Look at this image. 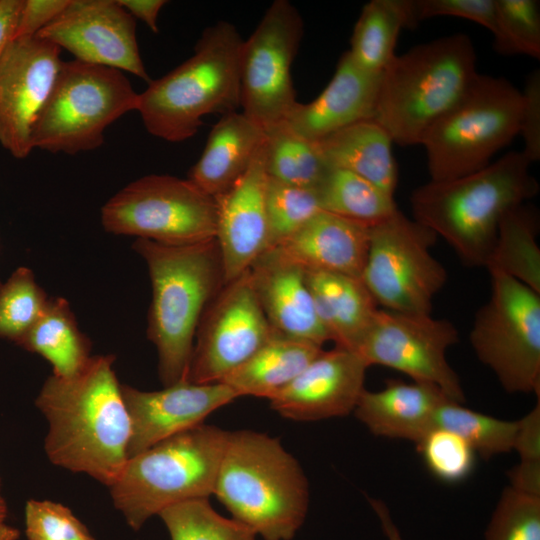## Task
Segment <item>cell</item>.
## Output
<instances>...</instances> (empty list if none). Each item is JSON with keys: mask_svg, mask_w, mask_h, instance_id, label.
<instances>
[{"mask_svg": "<svg viewBox=\"0 0 540 540\" xmlns=\"http://www.w3.org/2000/svg\"><path fill=\"white\" fill-rule=\"evenodd\" d=\"M114 356H92L68 378L49 376L36 400L48 421L44 450L49 460L86 473L110 487L128 461L130 420Z\"/></svg>", "mask_w": 540, "mask_h": 540, "instance_id": "6da1fadb", "label": "cell"}, {"mask_svg": "<svg viewBox=\"0 0 540 540\" xmlns=\"http://www.w3.org/2000/svg\"><path fill=\"white\" fill-rule=\"evenodd\" d=\"M531 164L521 151H510L476 172L430 180L410 196L413 219L442 237L465 264L485 266L502 217L539 192Z\"/></svg>", "mask_w": 540, "mask_h": 540, "instance_id": "7a4b0ae2", "label": "cell"}, {"mask_svg": "<svg viewBox=\"0 0 540 540\" xmlns=\"http://www.w3.org/2000/svg\"><path fill=\"white\" fill-rule=\"evenodd\" d=\"M152 285L147 336L158 353L164 387L186 381L196 331L209 303L225 284L216 238L171 245L137 238Z\"/></svg>", "mask_w": 540, "mask_h": 540, "instance_id": "3957f363", "label": "cell"}, {"mask_svg": "<svg viewBox=\"0 0 540 540\" xmlns=\"http://www.w3.org/2000/svg\"><path fill=\"white\" fill-rule=\"evenodd\" d=\"M213 494L264 540L292 539L309 505L298 461L279 439L252 430L229 432Z\"/></svg>", "mask_w": 540, "mask_h": 540, "instance_id": "277c9868", "label": "cell"}, {"mask_svg": "<svg viewBox=\"0 0 540 540\" xmlns=\"http://www.w3.org/2000/svg\"><path fill=\"white\" fill-rule=\"evenodd\" d=\"M244 40L236 27H207L193 55L139 93L137 110L151 135L168 142L193 137L203 117L241 107L240 57Z\"/></svg>", "mask_w": 540, "mask_h": 540, "instance_id": "5b68a950", "label": "cell"}, {"mask_svg": "<svg viewBox=\"0 0 540 540\" xmlns=\"http://www.w3.org/2000/svg\"><path fill=\"white\" fill-rule=\"evenodd\" d=\"M477 74L476 51L468 35L455 33L418 44L395 55L381 72L372 119L393 143L420 145Z\"/></svg>", "mask_w": 540, "mask_h": 540, "instance_id": "8992f818", "label": "cell"}, {"mask_svg": "<svg viewBox=\"0 0 540 540\" xmlns=\"http://www.w3.org/2000/svg\"><path fill=\"white\" fill-rule=\"evenodd\" d=\"M230 431L202 423L128 459L109 487L114 506L133 530L165 508L208 499Z\"/></svg>", "mask_w": 540, "mask_h": 540, "instance_id": "52a82bcc", "label": "cell"}, {"mask_svg": "<svg viewBox=\"0 0 540 540\" xmlns=\"http://www.w3.org/2000/svg\"><path fill=\"white\" fill-rule=\"evenodd\" d=\"M522 96L504 77L477 74L460 99L425 133L432 181L476 172L520 132Z\"/></svg>", "mask_w": 540, "mask_h": 540, "instance_id": "ba28073f", "label": "cell"}, {"mask_svg": "<svg viewBox=\"0 0 540 540\" xmlns=\"http://www.w3.org/2000/svg\"><path fill=\"white\" fill-rule=\"evenodd\" d=\"M139 93L122 71L63 61L33 131V147L76 154L98 148L104 132L124 114L137 110Z\"/></svg>", "mask_w": 540, "mask_h": 540, "instance_id": "9c48e42d", "label": "cell"}, {"mask_svg": "<svg viewBox=\"0 0 540 540\" xmlns=\"http://www.w3.org/2000/svg\"><path fill=\"white\" fill-rule=\"evenodd\" d=\"M491 296L477 312L470 343L508 393L540 391V293L489 271Z\"/></svg>", "mask_w": 540, "mask_h": 540, "instance_id": "30bf717a", "label": "cell"}, {"mask_svg": "<svg viewBox=\"0 0 540 540\" xmlns=\"http://www.w3.org/2000/svg\"><path fill=\"white\" fill-rule=\"evenodd\" d=\"M437 235L397 209L370 227L361 279L383 309L431 314L435 295L447 280L443 265L431 254Z\"/></svg>", "mask_w": 540, "mask_h": 540, "instance_id": "8fae6325", "label": "cell"}, {"mask_svg": "<svg viewBox=\"0 0 540 540\" xmlns=\"http://www.w3.org/2000/svg\"><path fill=\"white\" fill-rule=\"evenodd\" d=\"M101 223L117 235L194 244L216 237V204L189 179L151 174L112 196L101 209Z\"/></svg>", "mask_w": 540, "mask_h": 540, "instance_id": "7c38bea8", "label": "cell"}, {"mask_svg": "<svg viewBox=\"0 0 540 540\" xmlns=\"http://www.w3.org/2000/svg\"><path fill=\"white\" fill-rule=\"evenodd\" d=\"M303 31V20L296 7L288 0H276L243 42L242 113L264 130L284 122L298 102L290 70Z\"/></svg>", "mask_w": 540, "mask_h": 540, "instance_id": "4fadbf2b", "label": "cell"}, {"mask_svg": "<svg viewBox=\"0 0 540 540\" xmlns=\"http://www.w3.org/2000/svg\"><path fill=\"white\" fill-rule=\"evenodd\" d=\"M458 340L456 327L446 319L378 309L355 352L369 367L400 371L415 382L438 387L462 404L465 395L460 379L446 358L448 348Z\"/></svg>", "mask_w": 540, "mask_h": 540, "instance_id": "5bb4252c", "label": "cell"}, {"mask_svg": "<svg viewBox=\"0 0 540 540\" xmlns=\"http://www.w3.org/2000/svg\"><path fill=\"white\" fill-rule=\"evenodd\" d=\"M250 270L225 283L199 322L186 381L221 382L274 335Z\"/></svg>", "mask_w": 540, "mask_h": 540, "instance_id": "9a60e30c", "label": "cell"}, {"mask_svg": "<svg viewBox=\"0 0 540 540\" xmlns=\"http://www.w3.org/2000/svg\"><path fill=\"white\" fill-rule=\"evenodd\" d=\"M61 49L38 36L13 39L0 57V144L29 156L33 131L62 65Z\"/></svg>", "mask_w": 540, "mask_h": 540, "instance_id": "2e32d148", "label": "cell"}, {"mask_svg": "<svg viewBox=\"0 0 540 540\" xmlns=\"http://www.w3.org/2000/svg\"><path fill=\"white\" fill-rule=\"evenodd\" d=\"M36 36L76 60L126 71L150 83L136 38V20L118 0H70Z\"/></svg>", "mask_w": 540, "mask_h": 540, "instance_id": "e0dca14e", "label": "cell"}, {"mask_svg": "<svg viewBox=\"0 0 540 540\" xmlns=\"http://www.w3.org/2000/svg\"><path fill=\"white\" fill-rule=\"evenodd\" d=\"M130 420L128 459L154 444L204 423L213 411L239 396L228 385L181 381L158 391L121 385Z\"/></svg>", "mask_w": 540, "mask_h": 540, "instance_id": "ac0fdd59", "label": "cell"}, {"mask_svg": "<svg viewBox=\"0 0 540 540\" xmlns=\"http://www.w3.org/2000/svg\"><path fill=\"white\" fill-rule=\"evenodd\" d=\"M266 139L246 172L224 193L214 197L216 240L225 283L250 269L267 250Z\"/></svg>", "mask_w": 540, "mask_h": 540, "instance_id": "d6986e66", "label": "cell"}, {"mask_svg": "<svg viewBox=\"0 0 540 540\" xmlns=\"http://www.w3.org/2000/svg\"><path fill=\"white\" fill-rule=\"evenodd\" d=\"M369 366L356 352L337 347L322 350L282 391L269 399L281 416L316 421L346 416L363 392Z\"/></svg>", "mask_w": 540, "mask_h": 540, "instance_id": "ffe728a7", "label": "cell"}, {"mask_svg": "<svg viewBox=\"0 0 540 540\" xmlns=\"http://www.w3.org/2000/svg\"><path fill=\"white\" fill-rule=\"evenodd\" d=\"M249 270L256 296L274 333L321 347L330 341L317 315L304 269L265 251Z\"/></svg>", "mask_w": 540, "mask_h": 540, "instance_id": "44dd1931", "label": "cell"}, {"mask_svg": "<svg viewBox=\"0 0 540 540\" xmlns=\"http://www.w3.org/2000/svg\"><path fill=\"white\" fill-rule=\"evenodd\" d=\"M381 73L356 65L344 52L323 91L313 101L297 102L285 122L300 136L318 142L356 122L372 119Z\"/></svg>", "mask_w": 540, "mask_h": 540, "instance_id": "7402d4cb", "label": "cell"}, {"mask_svg": "<svg viewBox=\"0 0 540 540\" xmlns=\"http://www.w3.org/2000/svg\"><path fill=\"white\" fill-rule=\"evenodd\" d=\"M370 227L320 211L272 251L304 270L361 278Z\"/></svg>", "mask_w": 540, "mask_h": 540, "instance_id": "603a6c76", "label": "cell"}, {"mask_svg": "<svg viewBox=\"0 0 540 540\" xmlns=\"http://www.w3.org/2000/svg\"><path fill=\"white\" fill-rule=\"evenodd\" d=\"M448 399L431 384L389 380L379 391L364 389L353 412L374 435L417 444L434 428L436 412Z\"/></svg>", "mask_w": 540, "mask_h": 540, "instance_id": "cb8c5ba5", "label": "cell"}, {"mask_svg": "<svg viewBox=\"0 0 540 540\" xmlns=\"http://www.w3.org/2000/svg\"><path fill=\"white\" fill-rule=\"evenodd\" d=\"M265 139V130L242 112L222 115L188 179L213 198L224 193L246 172Z\"/></svg>", "mask_w": 540, "mask_h": 540, "instance_id": "d4e9b609", "label": "cell"}, {"mask_svg": "<svg viewBox=\"0 0 540 540\" xmlns=\"http://www.w3.org/2000/svg\"><path fill=\"white\" fill-rule=\"evenodd\" d=\"M304 271L317 315L330 341L337 347L355 352L378 311V305L362 279Z\"/></svg>", "mask_w": 540, "mask_h": 540, "instance_id": "484cf974", "label": "cell"}, {"mask_svg": "<svg viewBox=\"0 0 540 540\" xmlns=\"http://www.w3.org/2000/svg\"><path fill=\"white\" fill-rule=\"evenodd\" d=\"M317 144L330 168L353 172L394 196L398 169L393 141L376 121L356 122Z\"/></svg>", "mask_w": 540, "mask_h": 540, "instance_id": "4316f807", "label": "cell"}, {"mask_svg": "<svg viewBox=\"0 0 540 540\" xmlns=\"http://www.w3.org/2000/svg\"><path fill=\"white\" fill-rule=\"evenodd\" d=\"M322 350L316 344L275 333L221 382L239 397L248 395L269 400L286 388Z\"/></svg>", "mask_w": 540, "mask_h": 540, "instance_id": "83f0119b", "label": "cell"}, {"mask_svg": "<svg viewBox=\"0 0 540 540\" xmlns=\"http://www.w3.org/2000/svg\"><path fill=\"white\" fill-rule=\"evenodd\" d=\"M18 345L42 356L51 364L52 374L62 378L79 373L92 357L90 340L79 329L69 302L61 297L48 299L44 312Z\"/></svg>", "mask_w": 540, "mask_h": 540, "instance_id": "f1b7e54d", "label": "cell"}, {"mask_svg": "<svg viewBox=\"0 0 540 540\" xmlns=\"http://www.w3.org/2000/svg\"><path fill=\"white\" fill-rule=\"evenodd\" d=\"M414 27L412 0H371L361 10L347 52L360 68L381 73L396 55L402 29Z\"/></svg>", "mask_w": 540, "mask_h": 540, "instance_id": "f546056e", "label": "cell"}, {"mask_svg": "<svg viewBox=\"0 0 540 540\" xmlns=\"http://www.w3.org/2000/svg\"><path fill=\"white\" fill-rule=\"evenodd\" d=\"M539 215L526 203L502 217L496 240L484 267L502 272L540 293Z\"/></svg>", "mask_w": 540, "mask_h": 540, "instance_id": "4dcf8cb0", "label": "cell"}, {"mask_svg": "<svg viewBox=\"0 0 540 540\" xmlns=\"http://www.w3.org/2000/svg\"><path fill=\"white\" fill-rule=\"evenodd\" d=\"M317 192L323 211L368 227L384 221L398 209L393 195L341 168H330Z\"/></svg>", "mask_w": 540, "mask_h": 540, "instance_id": "1f68e13d", "label": "cell"}, {"mask_svg": "<svg viewBox=\"0 0 540 540\" xmlns=\"http://www.w3.org/2000/svg\"><path fill=\"white\" fill-rule=\"evenodd\" d=\"M265 133L268 176L285 184L317 189L330 169L317 142L300 136L285 121Z\"/></svg>", "mask_w": 540, "mask_h": 540, "instance_id": "d6a6232c", "label": "cell"}, {"mask_svg": "<svg viewBox=\"0 0 540 540\" xmlns=\"http://www.w3.org/2000/svg\"><path fill=\"white\" fill-rule=\"evenodd\" d=\"M518 426V421L470 410L450 399L440 405L434 420V428L455 433L484 459L513 450Z\"/></svg>", "mask_w": 540, "mask_h": 540, "instance_id": "836d02e7", "label": "cell"}, {"mask_svg": "<svg viewBox=\"0 0 540 540\" xmlns=\"http://www.w3.org/2000/svg\"><path fill=\"white\" fill-rule=\"evenodd\" d=\"M171 540H256L249 527L217 513L208 499L184 501L158 515Z\"/></svg>", "mask_w": 540, "mask_h": 540, "instance_id": "e575fe53", "label": "cell"}, {"mask_svg": "<svg viewBox=\"0 0 540 540\" xmlns=\"http://www.w3.org/2000/svg\"><path fill=\"white\" fill-rule=\"evenodd\" d=\"M47 302L33 272L26 267L16 269L0 287V337L18 344L40 318Z\"/></svg>", "mask_w": 540, "mask_h": 540, "instance_id": "d590c367", "label": "cell"}, {"mask_svg": "<svg viewBox=\"0 0 540 540\" xmlns=\"http://www.w3.org/2000/svg\"><path fill=\"white\" fill-rule=\"evenodd\" d=\"M322 211L317 189L289 185L268 176L266 213L270 250ZM266 250V251H267Z\"/></svg>", "mask_w": 540, "mask_h": 540, "instance_id": "8d00e7d4", "label": "cell"}, {"mask_svg": "<svg viewBox=\"0 0 540 540\" xmlns=\"http://www.w3.org/2000/svg\"><path fill=\"white\" fill-rule=\"evenodd\" d=\"M494 49L502 55L540 58V4L537 0H495Z\"/></svg>", "mask_w": 540, "mask_h": 540, "instance_id": "74e56055", "label": "cell"}, {"mask_svg": "<svg viewBox=\"0 0 540 540\" xmlns=\"http://www.w3.org/2000/svg\"><path fill=\"white\" fill-rule=\"evenodd\" d=\"M485 540H540V496L506 487L488 523Z\"/></svg>", "mask_w": 540, "mask_h": 540, "instance_id": "f35d334b", "label": "cell"}, {"mask_svg": "<svg viewBox=\"0 0 540 540\" xmlns=\"http://www.w3.org/2000/svg\"><path fill=\"white\" fill-rule=\"evenodd\" d=\"M417 448L430 472L442 481H462L473 470L475 452L451 431L433 428L417 443Z\"/></svg>", "mask_w": 540, "mask_h": 540, "instance_id": "ab89813d", "label": "cell"}, {"mask_svg": "<svg viewBox=\"0 0 540 540\" xmlns=\"http://www.w3.org/2000/svg\"><path fill=\"white\" fill-rule=\"evenodd\" d=\"M25 533L28 540H95L68 507L49 500L26 502Z\"/></svg>", "mask_w": 540, "mask_h": 540, "instance_id": "60d3db41", "label": "cell"}, {"mask_svg": "<svg viewBox=\"0 0 540 540\" xmlns=\"http://www.w3.org/2000/svg\"><path fill=\"white\" fill-rule=\"evenodd\" d=\"M513 450L519 463L509 471L510 486L520 492L540 496V401L518 420Z\"/></svg>", "mask_w": 540, "mask_h": 540, "instance_id": "b9f144b4", "label": "cell"}, {"mask_svg": "<svg viewBox=\"0 0 540 540\" xmlns=\"http://www.w3.org/2000/svg\"><path fill=\"white\" fill-rule=\"evenodd\" d=\"M415 24L438 16L467 19L496 32L495 0H412Z\"/></svg>", "mask_w": 540, "mask_h": 540, "instance_id": "7bdbcfd3", "label": "cell"}, {"mask_svg": "<svg viewBox=\"0 0 540 540\" xmlns=\"http://www.w3.org/2000/svg\"><path fill=\"white\" fill-rule=\"evenodd\" d=\"M522 112L520 132L524 149L521 151L531 162L540 159V70L534 69L526 77L521 91Z\"/></svg>", "mask_w": 540, "mask_h": 540, "instance_id": "ee69618b", "label": "cell"}, {"mask_svg": "<svg viewBox=\"0 0 540 540\" xmlns=\"http://www.w3.org/2000/svg\"><path fill=\"white\" fill-rule=\"evenodd\" d=\"M69 1L24 0L15 38L32 37L38 34L67 7Z\"/></svg>", "mask_w": 540, "mask_h": 540, "instance_id": "f6af8a7d", "label": "cell"}, {"mask_svg": "<svg viewBox=\"0 0 540 540\" xmlns=\"http://www.w3.org/2000/svg\"><path fill=\"white\" fill-rule=\"evenodd\" d=\"M24 0H0V57L15 38Z\"/></svg>", "mask_w": 540, "mask_h": 540, "instance_id": "bcb514c9", "label": "cell"}, {"mask_svg": "<svg viewBox=\"0 0 540 540\" xmlns=\"http://www.w3.org/2000/svg\"><path fill=\"white\" fill-rule=\"evenodd\" d=\"M119 4L134 18L143 21L154 33H158V15L167 3L164 0H118Z\"/></svg>", "mask_w": 540, "mask_h": 540, "instance_id": "7dc6e473", "label": "cell"}, {"mask_svg": "<svg viewBox=\"0 0 540 540\" xmlns=\"http://www.w3.org/2000/svg\"><path fill=\"white\" fill-rule=\"evenodd\" d=\"M369 502L380 521L382 531L387 540H404L387 505L379 499L369 498Z\"/></svg>", "mask_w": 540, "mask_h": 540, "instance_id": "c3c4849f", "label": "cell"}, {"mask_svg": "<svg viewBox=\"0 0 540 540\" xmlns=\"http://www.w3.org/2000/svg\"><path fill=\"white\" fill-rule=\"evenodd\" d=\"M20 532L15 527L0 523V540H17Z\"/></svg>", "mask_w": 540, "mask_h": 540, "instance_id": "681fc988", "label": "cell"}, {"mask_svg": "<svg viewBox=\"0 0 540 540\" xmlns=\"http://www.w3.org/2000/svg\"><path fill=\"white\" fill-rule=\"evenodd\" d=\"M8 514L7 503L1 492V480H0V523H4Z\"/></svg>", "mask_w": 540, "mask_h": 540, "instance_id": "f907efd6", "label": "cell"}]
</instances>
